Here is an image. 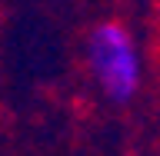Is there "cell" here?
Instances as JSON below:
<instances>
[{"label":"cell","instance_id":"cell-1","mask_svg":"<svg viewBox=\"0 0 160 156\" xmlns=\"http://www.w3.org/2000/svg\"><path fill=\"white\" fill-rule=\"evenodd\" d=\"M83 60L87 73L100 97L110 103H130L143 87V60L140 47L127 23L120 20H100L97 27H90L83 40Z\"/></svg>","mask_w":160,"mask_h":156}]
</instances>
